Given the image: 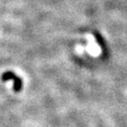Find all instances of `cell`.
<instances>
[{"label":"cell","instance_id":"1","mask_svg":"<svg viewBox=\"0 0 127 127\" xmlns=\"http://www.w3.org/2000/svg\"><path fill=\"white\" fill-rule=\"evenodd\" d=\"M2 80L3 81H7V80H13V89L15 91H19L22 88V80L17 77L13 73H10V72H7V73H3L2 75Z\"/></svg>","mask_w":127,"mask_h":127}]
</instances>
